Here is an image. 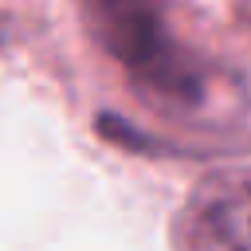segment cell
I'll use <instances>...</instances> for the list:
<instances>
[{
	"label": "cell",
	"mask_w": 251,
	"mask_h": 251,
	"mask_svg": "<svg viewBox=\"0 0 251 251\" xmlns=\"http://www.w3.org/2000/svg\"><path fill=\"white\" fill-rule=\"evenodd\" d=\"M90 35L114 55L133 86L165 106H184L204 94V71L184 51L169 24V0H78Z\"/></svg>",
	"instance_id": "6da1fadb"
},
{
	"label": "cell",
	"mask_w": 251,
	"mask_h": 251,
	"mask_svg": "<svg viewBox=\"0 0 251 251\" xmlns=\"http://www.w3.org/2000/svg\"><path fill=\"white\" fill-rule=\"evenodd\" d=\"M176 251H251V165L216 169L173 224Z\"/></svg>",
	"instance_id": "7a4b0ae2"
},
{
	"label": "cell",
	"mask_w": 251,
	"mask_h": 251,
	"mask_svg": "<svg viewBox=\"0 0 251 251\" xmlns=\"http://www.w3.org/2000/svg\"><path fill=\"white\" fill-rule=\"evenodd\" d=\"M239 24H243V35L251 43V0H239Z\"/></svg>",
	"instance_id": "3957f363"
}]
</instances>
